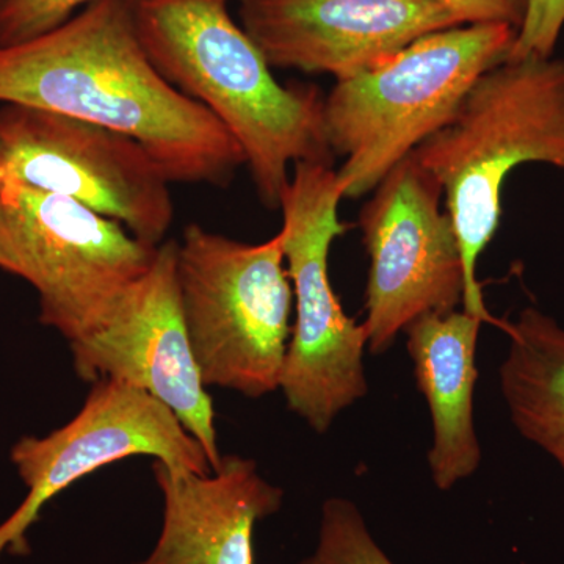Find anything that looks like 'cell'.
I'll use <instances>...</instances> for the list:
<instances>
[{
  "label": "cell",
  "instance_id": "e0dca14e",
  "mask_svg": "<svg viewBox=\"0 0 564 564\" xmlns=\"http://www.w3.org/2000/svg\"><path fill=\"white\" fill-rule=\"evenodd\" d=\"M95 2L98 0H7L0 7V47L36 39Z\"/></svg>",
  "mask_w": 564,
  "mask_h": 564
},
{
  "label": "cell",
  "instance_id": "52a82bcc",
  "mask_svg": "<svg viewBox=\"0 0 564 564\" xmlns=\"http://www.w3.org/2000/svg\"><path fill=\"white\" fill-rule=\"evenodd\" d=\"M158 248L80 203L0 177V270L35 289L40 322L69 344L102 325Z\"/></svg>",
  "mask_w": 564,
  "mask_h": 564
},
{
  "label": "cell",
  "instance_id": "d6986e66",
  "mask_svg": "<svg viewBox=\"0 0 564 564\" xmlns=\"http://www.w3.org/2000/svg\"><path fill=\"white\" fill-rule=\"evenodd\" d=\"M466 24H508L518 31L529 0H434Z\"/></svg>",
  "mask_w": 564,
  "mask_h": 564
},
{
  "label": "cell",
  "instance_id": "ac0fdd59",
  "mask_svg": "<svg viewBox=\"0 0 564 564\" xmlns=\"http://www.w3.org/2000/svg\"><path fill=\"white\" fill-rule=\"evenodd\" d=\"M564 29V0H529L524 21L507 58L554 57Z\"/></svg>",
  "mask_w": 564,
  "mask_h": 564
},
{
  "label": "cell",
  "instance_id": "4fadbf2b",
  "mask_svg": "<svg viewBox=\"0 0 564 564\" xmlns=\"http://www.w3.org/2000/svg\"><path fill=\"white\" fill-rule=\"evenodd\" d=\"M152 470L163 497L162 529L135 564H256V527L280 511L284 491L254 462L223 456L207 475L161 462Z\"/></svg>",
  "mask_w": 564,
  "mask_h": 564
},
{
  "label": "cell",
  "instance_id": "3957f363",
  "mask_svg": "<svg viewBox=\"0 0 564 564\" xmlns=\"http://www.w3.org/2000/svg\"><path fill=\"white\" fill-rule=\"evenodd\" d=\"M443 187L464 265L463 310L503 326L489 314L478 261L502 218L508 174L524 163L564 173V58L500 62L478 77L454 120L414 151Z\"/></svg>",
  "mask_w": 564,
  "mask_h": 564
},
{
  "label": "cell",
  "instance_id": "5b68a950",
  "mask_svg": "<svg viewBox=\"0 0 564 564\" xmlns=\"http://www.w3.org/2000/svg\"><path fill=\"white\" fill-rule=\"evenodd\" d=\"M177 282L204 384L250 399L281 389L293 291L280 232L252 245L192 223L177 242Z\"/></svg>",
  "mask_w": 564,
  "mask_h": 564
},
{
  "label": "cell",
  "instance_id": "5bb4252c",
  "mask_svg": "<svg viewBox=\"0 0 564 564\" xmlns=\"http://www.w3.org/2000/svg\"><path fill=\"white\" fill-rule=\"evenodd\" d=\"M484 323L463 310L422 315L404 329L415 383L432 414L429 466L433 484L441 491H451L480 467L474 391L478 380V336Z\"/></svg>",
  "mask_w": 564,
  "mask_h": 564
},
{
  "label": "cell",
  "instance_id": "7a4b0ae2",
  "mask_svg": "<svg viewBox=\"0 0 564 564\" xmlns=\"http://www.w3.org/2000/svg\"><path fill=\"white\" fill-rule=\"evenodd\" d=\"M232 0H131L152 65L202 104L242 148L263 206L280 209L291 165H333L315 85H282L258 44L234 20Z\"/></svg>",
  "mask_w": 564,
  "mask_h": 564
},
{
  "label": "cell",
  "instance_id": "8992f818",
  "mask_svg": "<svg viewBox=\"0 0 564 564\" xmlns=\"http://www.w3.org/2000/svg\"><path fill=\"white\" fill-rule=\"evenodd\" d=\"M343 199L333 165L302 162L293 165L280 206L295 314L281 391L291 411L317 433L328 432L369 391L366 329L345 313L329 276L334 240L348 229L339 217Z\"/></svg>",
  "mask_w": 564,
  "mask_h": 564
},
{
  "label": "cell",
  "instance_id": "9c48e42d",
  "mask_svg": "<svg viewBox=\"0 0 564 564\" xmlns=\"http://www.w3.org/2000/svg\"><path fill=\"white\" fill-rule=\"evenodd\" d=\"M443 196L413 152L362 206L358 226L370 262L362 325L373 355L388 351L415 318L463 303L462 248Z\"/></svg>",
  "mask_w": 564,
  "mask_h": 564
},
{
  "label": "cell",
  "instance_id": "6da1fadb",
  "mask_svg": "<svg viewBox=\"0 0 564 564\" xmlns=\"http://www.w3.org/2000/svg\"><path fill=\"white\" fill-rule=\"evenodd\" d=\"M0 102L120 132L172 182L226 187L245 165L232 133L152 65L131 0H98L36 39L0 47Z\"/></svg>",
  "mask_w": 564,
  "mask_h": 564
},
{
  "label": "cell",
  "instance_id": "9a60e30c",
  "mask_svg": "<svg viewBox=\"0 0 564 564\" xmlns=\"http://www.w3.org/2000/svg\"><path fill=\"white\" fill-rule=\"evenodd\" d=\"M510 337L500 391L518 432L564 473V328L536 307L503 322Z\"/></svg>",
  "mask_w": 564,
  "mask_h": 564
},
{
  "label": "cell",
  "instance_id": "8fae6325",
  "mask_svg": "<svg viewBox=\"0 0 564 564\" xmlns=\"http://www.w3.org/2000/svg\"><path fill=\"white\" fill-rule=\"evenodd\" d=\"M69 348L82 380L121 381L150 393L202 444L212 473L221 466L214 402L182 315L176 240L159 245L150 270L102 325Z\"/></svg>",
  "mask_w": 564,
  "mask_h": 564
},
{
  "label": "cell",
  "instance_id": "ffe728a7",
  "mask_svg": "<svg viewBox=\"0 0 564 564\" xmlns=\"http://www.w3.org/2000/svg\"><path fill=\"white\" fill-rule=\"evenodd\" d=\"M6 2H7V0H0V7H2L3 3H6Z\"/></svg>",
  "mask_w": 564,
  "mask_h": 564
},
{
  "label": "cell",
  "instance_id": "ba28073f",
  "mask_svg": "<svg viewBox=\"0 0 564 564\" xmlns=\"http://www.w3.org/2000/svg\"><path fill=\"white\" fill-rule=\"evenodd\" d=\"M0 177L80 203L154 247L174 220L172 181L135 140L39 107H0Z\"/></svg>",
  "mask_w": 564,
  "mask_h": 564
},
{
  "label": "cell",
  "instance_id": "7c38bea8",
  "mask_svg": "<svg viewBox=\"0 0 564 564\" xmlns=\"http://www.w3.org/2000/svg\"><path fill=\"white\" fill-rule=\"evenodd\" d=\"M239 18L272 68L336 82L375 68L429 33L464 25L434 0H239Z\"/></svg>",
  "mask_w": 564,
  "mask_h": 564
},
{
  "label": "cell",
  "instance_id": "30bf717a",
  "mask_svg": "<svg viewBox=\"0 0 564 564\" xmlns=\"http://www.w3.org/2000/svg\"><path fill=\"white\" fill-rule=\"evenodd\" d=\"M93 384L73 421L44 437H21L11 448V463L28 496L0 522V558L28 554L29 530L54 497L129 456H152L170 467L212 473L202 444L165 404L121 381Z\"/></svg>",
  "mask_w": 564,
  "mask_h": 564
},
{
  "label": "cell",
  "instance_id": "277c9868",
  "mask_svg": "<svg viewBox=\"0 0 564 564\" xmlns=\"http://www.w3.org/2000/svg\"><path fill=\"white\" fill-rule=\"evenodd\" d=\"M508 24H466L429 33L375 68L339 80L323 121L344 199L369 195L386 174L444 129L478 77L507 61Z\"/></svg>",
  "mask_w": 564,
  "mask_h": 564
},
{
  "label": "cell",
  "instance_id": "2e32d148",
  "mask_svg": "<svg viewBox=\"0 0 564 564\" xmlns=\"http://www.w3.org/2000/svg\"><path fill=\"white\" fill-rule=\"evenodd\" d=\"M296 564H395L389 558L359 508L332 497L322 505L321 529L314 552Z\"/></svg>",
  "mask_w": 564,
  "mask_h": 564
}]
</instances>
